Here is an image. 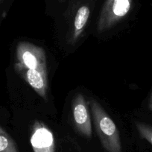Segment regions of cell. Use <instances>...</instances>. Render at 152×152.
Returning a JSON list of instances; mask_svg holds the SVG:
<instances>
[{
	"label": "cell",
	"instance_id": "6",
	"mask_svg": "<svg viewBox=\"0 0 152 152\" xmlns=\"http://www.w3.org/2000/svg\"><path fill=\"white\" fill-rule=\"evenodd\" d=\"M17 73L40 97L43 98L45 101L47 100V69H24Z\"/></svg>",
	"mask_w": 152,
	"mask_h": 152
},
{
	"label": "cell",
	"instance_id": "2",
	"mask_svg": "<svg viewBox=\"0 0 152 152\" xmlns=\"http://www.w3.org/2000/svg\"><path fill=\"white\" fill-rule=\"evenodd\" d=\"M47 69L46 52L43 48L28 42H20L16 49L14 69L17 72L24 69Z\"/></svg>",
	"mask_w": 152,
	"mask_h": 152
},
{
	"label": "cell",
	"instance_id": "4",
	"mask_svg": "<svg viewBox=\"0 0 152 152\" xmlns=\"http://www.w3.org/2000/svg\"><path fill=\"white\" fill-rule=\"evenodd\" d=\"M90 106L83 94L75 97L72 104V120L75 128L81 135L90 139L93 136Z\"/></svg>",
	"mask_w": 152,
	"mask_h": 152
},
{
	"label": "cell",
	"instance_id": "7",
	"mask_svg": "<svg viewBox=\"0 0 152 152\" xmlns=\"http://www.w3.org/2000/svg\"><path fill=\"white\" fill-rule=\"evenodd\" d=\"M90 8L88 5L83 4L76 10V12L73 17L72 24L70 29L69 43L74 44L78 41V39L84 33L90 16Z\"/></svg>",
	"mask_w": 152,
	"mask_h": 152
},
{
	"label": "cell",
	"instance_id": "5",
	"mask_svg": "<svg viewBox=\"0 0 152 152\" xmlns=\"http://www.w3.org/2000/svg\"><path fill=\"white\" fill-rule=\"evenodd\" d=\"M30 142L34 152H55L53 133L40 121H34L32 125Z\"/></svg>",
	"mask_w": 152,
	"mask_h": 152
},
{
	"label": "cell",
	"instance_id": "10",
	"mask_svg": "<svg viewBox=\"0 0 152 152\" xmlns=\"http://www.w3.org/2000/svg\"><path fill=\"white\" fill-rule=\"evenodd\" d=\"M149 103H152V92L150 95V98H149Z\"/></svg>",
	"mask_w": 152,
	"mask_h": 152
},
{
	"label": "cell",
	"instance_id": "11",
	"mask_svg": "<svg viewBox=\"0 0 152 152\" xmlns=\"http://www.w3.org/2000/svg\"><path fill=\"white\" fill-rule=\"evenodd\" d=\"M148 108L150 110L152 111V103H149L148 104Z\"/></svg>",
	"mask_w": 152,
	"mask_h": 152
},
{
	"label": "cell",
	"instance_id": "1",
	"mask_svg": "<svg viewBox=\"0 0 152 152\" xmlns=\"http://www.w3.org/2000/svg\"><path fill=\"white\" fill-rule=\"evenodd\" d=\"M89 106L95 130L102 147L107 152H122L120 134L115 122L97 101L90 99Z\"/></svg>",
	"mask_w": 152,
	"mask_h": 152
},
{
	"label": "cell",
	"instance_id": "9",
	"mask_svg": "<svg viewBox=\"0 0 152 152\" xmlns=\"http://www.w3.org/2000/svg\"><path fill=\"white\" fill-rule=\"evenodd\" d=\"M135 126L140 137L148 142L152 146V125L142 122H136Z\"/></svg>",
	"mask_w": 152,
	"mask_h": 152
},
{
	"label": "cell",
	"instance_id": "3",
	"mask_svg": "<svg viewBox=\"0 0 152 152\" xmlns=\"http://www.w3.org/2000/svg\"><path fill=\"white\" fill-rule=\"evenodd\" d=\"M133 0H106L97 23L98 33L112 28L131 11Z\"/></svg>",
	"mask_w": 152,
	"mask_h": 152
},
{
	"label": "cell",
	"instance_id": "12",
	"mask_svg": "<svg viewBox=\"0 0 152 152\" xmlns=\"http://www.w3.org/2000/svg\"><path fill=\"white\" fill-rule=\"evenodd\" d=\"M2 1H3V0H0V5H1V4H2Z\"/></svg>",
	"mask_w": 152,
	"mask_h": 152
},
{
	"label": "cell",
	"instance_id": "8",
	"mask_svg": "<svg viewBox=\"0 0 152 152\" xmlns=\"http://www.w3.org/2000/svg\"><path fill=\"white\" fill-rule=\"evenodd\" d=\"M0 152H19L17 144L12 137L0 126Z\"/></svg>",
	"mask_w": 152,
	"mask_h": 152
}]
</instances>
